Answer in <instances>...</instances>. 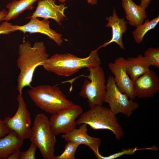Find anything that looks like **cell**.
<instances>
[{"label":"cell","instance_id":"cell-10","mask_svg":"<svg viewBox=\"0 0 159 159\" xmlns=\"http://www.w3.org/2000/svg\"><path fill=\"white\" fill-rule=\"evenodd\" d=\"M126 65V59L121 57L117 58L114 62L109 63L108 66L114 76V81L120 91L134 100L136 97L133 90V81L127 72Z\"/></svg>","mask_w":159,"mask_h":159},{"label":"cell","instance_id":"cell-5","mask_svg":"<svg viewBox=\"0 0 159 159\" xmlns=\"http://www.w3.org/2000/svg\"><path fill=\"white\" fill-rule=\"evenodd\" d=\"M53 132L49 119L43 113L37 114L32 127L29 138L35 144L44 159H53L57 140Z\"/></svg>","mask_w":159,"mask_h":159},{"label":"cell","instance_id":"cell-12","mask_svg":"<svg viewBox=\"0 0 159 159\" xmlns=\"http://www.w3.org/2000/svg\"><path fill=\"white\" fill-rule=\"evenodd\" d=\"M78 128H74L70 132L63 134L62 138L66 142H70L80 145H84L89 148L93 152L96 158L100 154L99 148L101 144L100 138L92 137L87 134V125H80Z\"/></svg>","mask_w":159,"mask_h":159},{"label":"cell","instance_id":"cell-18","mask_svg":"<svg viewBox=\"0 0 159 159\" xmlns=\"http://www.w3.org/2000/svg\"><path fill=\"white\" fill-rule=\"evenodd\" d=\"M23 141L12 131L0 138V159H8L15 151L20 149Z\"/></svg>","mask_w":159,"mask_h":159},{"label":"cell","instance_id":"cell-8","mask_svg":"<svg viewBox=\"0 0 159 159\" xmlns=\"http://www.w3.org/2000/svg\"><path fill=\"white\" fill-rule=\"evenodd\" d=\"M17 100L18 107L15 114L12 117H5L3 120L10 131L14 132L18 137L24 140L30 138L32 119L23 95L19 94Z\"/></svg>","mask_w":159,"mask_h":159},{"label":"cell","instance_id":"cell-30","mask_svg":"<svg viewBox=\"0 0 159 159\" xmlns=\"http://www.w3.org/2000/svg\"><path fill=\"white\" fill-rule=\"evenodd\" d=\"M67 0H58V1L61 2L63 3ZM89 4H90L92 5L96 4L97 3V0H87Z\"/></svg>","mask_w":159,"mask_h":159},{"label":"cell","instance_id":"cell-2","mask_svg":"<svg viewBox=\"0 0 159 159\" xmlns=\"http://www.w3.org/2000/svg\"><path fill=\"white\" fill-rule=\"evenodd\" d=\"M96 49L85 58L79 57L70 53H56L49 57L42 66L47 71L60 76L69 77L82 68L88 69L100 66L101 63Z\"/></svg>","mask_w":159,"mask_h":159},{"label":"cell","instance_id":"cell-11","mask_svg":"<svg viewBox=\"0 0 159 159\" xmlns=\"http://www.w3.org/2000/svg\"><path fill=\"white\" fill-rule=\"evenodd\" d=\"M133 82L134 94L140 98L153 97L159 90V78L153 70L149 69Z\"/></svg>","mask_w":159,"mask_h":159},{"label":"cell","instance_id":"cell-14","mask_svg":"<svg viewBox=\"0 0 159 159\" xmlns=\"http://www.w3.org/2000/svg\"><path fill=\"white\" fill-rule=\"evenodd\" d=\"M67 8L65 4L56 5L54 0H40L35 11L28 18L41 17L46 20L52 19L60 25L66 17L64 12Z\"/></svg>","mask_w":159,"mask_h":159},{"label":"cell","instance_id":"cell-19","mask_svg":"<svg viewBox=\"0 0 159 159\" xmlns=\"http://www.w3.org/2000/svg\"><path fill=\"white\" fill-rule=\"evenodd\" d=\"M38 0H15L6 6L8 9L7 14L4 20L8 21L16 18L26 10L33 9V4Z\"/></svg>","mask_w":159,"mask_h":159},{"label":"cell","instance_id":"cell-4","mask_svg":"<svg viewBox=\"0 0 159 159\" xmlns=\"http://www.w3.org/2000/svg\"><path fill=\"white\" fill-rule=\"evenodd\" d=\"M77 125L85 124L94 130H108L111 131L117 140L124 135L123 130L116 115L110 108L97 105L81 114L76 121Z\"/></svg>","mask_w":159,"mask_h":159},{"label":"cell","instance_id":"cell-3","mask_svg":"<svg viewBox=\"0 0 159 159\" xmlns=\"http://www.w3.org/2000/svg\"><path fill=\"white\" fill-rule=\"evenodd\" d=\"M27 93L37 106L52 115L75 104L56 86L44 85L31 87Z\"/></svg>","mask_w":159,"mask_h":159},{"label":"cell","instance_id":"cell-28","mask_svg":"<svg viewBox=\"0 0 159 159\" xmlns=\"http://www.w3.org/2000/svg\"><path fill=\"white\" fill-rule=\"evenodd\" d=\"M151 0H141L139 5L143 8L145 9L150 3Z\"/></svg>","mask_w":159,"mask_h":159},{"label":"cell","instance_id":"cell-21","mask_svg":"<svg viewBox=\"0 0 159 159\" xmlns=\"http://www.w3.org/2000/svg\"><path fill=\"white\" fill-rule=\"evenodd\" d=\"M63 152L60 155L54 156L53 159H74L77 150L80 145L70 142H67Z\"/></svg>","mask_w":159,"mask_h":159},{"label":"cell","instance_id":"cell-23","mask_svg":"<svg viewBox=\"0 0 159 159\" xmlns=\"http://www.w3.org/2000/svg\"><path fill=\"white\" fill-rule=\"evenodd\" d=\"M144 57L149 61L151 66L159 68V48L150 47L146 50Z\"/></svg>","mask_w":159,"mask_h":159},{"label":"cell","instance_id":"cell-27","mask_svg":"<svg viewBox=\"0 0 159 159\" xmlns=\"http://www.w3.org/2000/svg\"><path fill=\"white\" fill-rule=\"evenodd\" d=\"M20 152V149L16 150L9 157L8 159H19Z\"/></svg>","mask_w":159,"mask_h":159},{"label":"cell","instance_id":"cell-25","mask_svg":"<svg viewBox=\"0 0 159 159\" xmlns=\"http://www.w3.org/2000/svg\"><path fill=\"white\" fill-rule=\"evenodd\" d=\"M15 30V25L6 21L2 23L0 25V34H9Z\"/></svg>","mask_w":159,"mask_h":159},{"label":"cell","instance_id":"cell-20","mask_svg":"<svg viewBox=\"0 0 159 159\" xmlns=\"http://www.w3.org/2000/svg\"><path fill=\"white\" fill-rule=\"evenodd\" d=\"M159 22V16L151 21L149 19L146 20L142 24L136 27L132 32L133 38L137 44H140L142 42L146 33L150 30L154 29Z\"/></svg>","mask_w":159,"mask_h":159},{"label":"cell","instance_id":"cell-29","mask_svg":"<svg viewBox=\"0 0 159 159\" xmlns=\"http://www.w3.org/2000/svg\"><path fill=\"white\" fill-rule=\"evenodd\" d=\"M7 14V11L5 9H3L0 11V22L4 20Z\"/></svg>","mask_w":159,"mask_h":159},{"label":"cell","instance_id":"cell-7","mask_svg":"<svg viewBox=\"0 0 159 159\" xmlns=\"http://www.w3.org/2000/svg\"><path fill=\"white\" fill-rule=\"evenodd\" d=\"M106 91L104 102L108 104L110 109L116 115L122 113L129 118L139 107L138 103L129 100L126 94L120 91L112 76H109L106 80Z\"/></svg>","mask_w":159,"mask_h":159},{"label":"cell","instance_id":"cell-6","mask_svg":"<svg viewBox=\"0 0 159 159\" xmlns=\"http://www.w3.org/2000/svg\"><path fill=\"white\" fill-rule=\"evenodd\" d=\"M89 74L86 77L89 80L84 82L80 92V96L87 100L90 107L102 105L106 94L105 73L100 66L88 69Z\"/></svg>","mask_w":159,"mask_h":159},{"label":"cell","instance_id":"cell-1","mask_svg":"<svg viewBox=\"0 0 159 159\" xmlns=\"http://www.w3.org/2000/svg\"><path fill=\"white\" fill-rule=\"evenodd\" d=\"M18 52L16 64L20 72L17 79V90L19 94H22L24 87H32L31 83L36 68L42 66L49 55L42 42H36L33 45L28 41L24 42L19 45Z\"/></svg>","mask_w":159,"mask_h":159},{"label":"cell","instance_id":"cell-13","mask_svg":"<svg viewBox=\"0 0 159 159\" xmlns=\"http://www.w3.org/2000/svg\"><path fill=\"white\" fill-rule=\"evenodd\" d=\"M27 24L22 26L15 25V30H19L24 33H40L46 35L60 46L63 42L62 35L58 33L50 27V22L44 19L40 20L37 18L31 17Z\"/></svg>","mask_w":159,"mask_h":159},{"label":"cell","instance_id":"cell-16","mask_svg":"<svg viewBox=\"0 0 159 159\" xmlns=\"http://www.w3.org/2000/svg\"><path fill=\"white\" fill-rule=\"evenodd\" d=\"M122 6L129 24L136 27L142 24L147 17L145 9L132 0H122Z\"/></svg>","mask_w":159,"mask_h":159},{"label":"cell","instance_id":"cell-17","mask_svg":"<svg viewBox=\"0 0 159 159\" xmlns=\"http://www.w3.org/2000/svg\"><path fill=\"white\" fill-rule=\"evenodd\" d=\"M150 66L148 60L141 54L136 57H129L126 59L127 72L133 81L150 69Z\"/></svg>","mask_w":159,"mask_h":159},{"label":"cell","instance_id":"cell-22","mask_svg":"<svg viewBox=\"0 0 159 159\" xmlns=\"http://www.w3.org/2000/svg\"><path fill=\"white\" fill-rule=\"evenodd\" d=\"M157 149V148L155 146L143 148H138V147H136L132 148L123 149L120 151H119L108 156H104L100 154L97 158L98 159H114L125 155H132L134 154L135 151L139 150H156Z\"/></svg>","mask_w":159,"mask_h":159},{"label":"cell","instance_id":"cell-24","mask_svg":"<svg viewBox=\"0 0 159 159\" xmlns=\"http://www.w3.org/2000/svg\"><path fill=\"white\" fill-rule=\"evenodd\" d=\"M31 142V145L27 150L20 152L19 159H36L35 152L38 147L35 144Z\"/></svg>","mask_w":159,"mask_h":159},{"label":"cell","instance_id":"cell-15","mask_svg":"<svg viewBox=\"0 0 159 159\" xmlns=\"http://www.w3.org/2000/svg\"><path fill=\"white\" fill-rule=\"evenodd\" d=\"M106 19L108 21L106 26L112 28V38L109 41L104 43L96 49L98 50L102 47H106L110 44L114 42L117 44L120 48L125 49L122 37L123 34L125 33L127 30L126 24L127 22L125 20L124 18H119L114 8L113 9L112 16H110L109 17H106Z\"/></svg>","mask_w":159,"mask_h":159},{"label":"cell","instance_id":"cell-26","mask_svg":"<svg viewBox=\"0 0 159 159\" xmlns=\"http://www.w3.org/2000/svg\"><path fill=\"white\" fill-rule=\"evenodd\" d=\"M10 132L5 125L4 120L0 119V138L4 137Z\"/></svg>","mask_w":159,"mask_h":159},{"label":"cell","instance_id":"cell-9","mask_svg":"<svg viewBox=\"0 0 159 159\" xmlns=\"http://www.w3.org/2000/svg\"><path fill=\"white\" fill-rule=\"evenodd\" d=\"M83 111L81 106L75 104L52 115L49 120L54 134L56 135L66 134L75 128L77 125L76 119Z\"/></svg>","mask_w":159,"mask_h":159}]
</instances>
